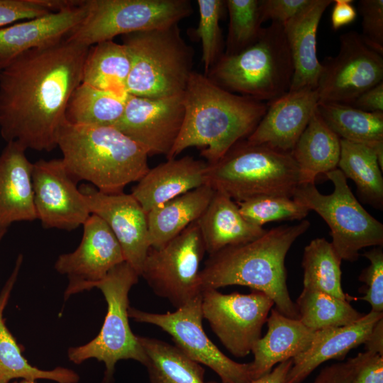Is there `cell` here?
<instances>
[{
  "instance_id": "1",
  "label": "cell",
  "mask_w": 383,
  "mask_h": 383,
  "mask_svg": "<svg viewBox=\"0 0 383 383\" xmlns=\"http://www.w3.org/2000/svg\"><path fill=\"white\" fill-rule=\"evenodd\" d=\"M89 48L65 39L26 51L0 71V133L6 143L37 151L57 147Z\"/></svg>"
},
{
  "instance_id": "2",
  "label": "cell",
  "mask_w": 383,
  "mask_h": 383,
  "mask_svg": "<svg viewBox=\"0 0 383 383\" xmlns=\"http://www.w3.org/2000/svg\"><path fill=\"white\" fill-rule=\"evenodd\" d=\"M184 118L167 159L190 147H204L206 162H218L248 138L265 115L267 104L228 91L194 71L183 93Z\"/></svg>"
},
{
  "instance_id": "3",
  "label": "cell",
  "mask_w": 383,
  "mask_h": 383,
  "mask_svg": "<svg viewBox=\"0 0 383 383\" xmlns=\"http://www.w3.org/2000/svg\"><path fill=\"white\" fill-rule=\"evenodd\" d=\"M310 226L307 220L267 231L257 239L227 247L211 255L200 272L202 291L246 286L268 296L283 315L299 318L287 285L285 257L294 241Z\"/></svg>"
},
{
  "instance_id": "4",
  "label": "cell",
  "mask_w": 383,
  "mask_h": 383,
  "mask_svg": "<svg viewBox=\"0 0 383 383\" xmlns=\"http://www.w3.org/2000/svg\"><path fill=\"white\" fill-rule=\"evenodd\" d=\"M57 145L70 175L104 193L122 192L150 169L145 150L113 126L76 125L65 120Z\"/></svg>"
},
{
  "instance_id": "5",
  "label": "cell",
  "mask_w": 383,
  "mask_h": 383,
  "mask_svg": "<svg viewBox=\"0 0 383 383\" xmlns=\"http://www.w3.org/2000/svg\"><path fill=\"white\" fill-rule=\"evenodd\" d=\"M293 74L283 24L272 22L255 43L223 53L205 75L228 91L269 102L289 91Z\"/></svg>"
},
{
  "instance_id": "6",
  "label": "cell",
  "mask_w": 383,
  "mask_h": 383,
  "mask_svg": "<svg viewBox=\"0 0 383 383\" xmlns=\"http://www.w3.org/2000/svg\"><path fill=\"white\" fill-rule=\"evenodd\" d=\"M178 25L122 36L131 60L128 95L157 99L184 93L194 72V52Z\"/></svg>"
},
{
  "instance_id": "7",
  "label": "cell",
  "mask_w": 383,
  "mask_h": 383,
  "mask_svg": "<svg viewBox=\"0 0 383 383\" xmlns=\"http://www.w3.org/2000/svg\"><path fill=\"white\" fill-rule=\"evenodd\" d=\"M207 177L214 190L236 202L260 196L292 198L300 184L299 170L291 152L246 140L235 143L216 163L209 164Z\"/></svg>"
},
{
  "instance_id": "8",
  "label": "cell",
  "mask_w": 383,
  "mask_h": 383,
  "mask_svg": "<svg viewBox=\"0 0 383 383\" xmlns=\"http://www.w3.org/2000/svg\"><path fill=\"white\" fill-rule=\"evenodd\" d=\"M139 277L125 261L89 287L101 290L107 303V313L98 335L85 345L70 348L68 357L77 365L91 358L103 362L105 372L101 383L113 382L116 364L121 360L131 359L146 365L147 356L138 335L131 329L128 313V294Z\"/></svg>"
},
{
  "instance_id": "9",
  "label": "cell",
  "mask_w": 383,
  "mask_h": 383,
  "mask_svg": "<svg viewBox=\"0 0 383 383\" xmlns=\"http://www.w3.org/2000/svg\"><path fill=\"white\" fill-rule=\"evenodd\" d=\"M325 174L333 184L331 194L306 183L298 185L292 198L326 221L333 248L342 260L356 261L362 248L383 245V224L362 206L338 168Z\"/></svg>"
},
{
  "instance_id": "10",
  "label": "cell",
  "mask_w": 383,
  "mask_h": 383,
  "mask_svg": "<svg viewBox=\"0 0 383 383\" xmlns=\"http://www.w3.org/2000/svg\"><path fill=\"white\" fill-rule=\"evenodd\" d=\"M85 8L84 17L65 39L87 47L177 24L193 13L189 0H85Z\"/></svg>"
},
{
  "instance_id": "11",
  "label": "cell",
  "mask_w": 383,
  "mask_h": 383,
  "mask_svg": "<svg viewBox=\"0 0 383 383\" xmlns=\"http://www.w3.org/2000/svg\"><path fill=\"white\" fill-rule=\"evenodd\" d=\"M206 252L197 221L160 248H150L142 276L176 309L201 295L200 264Z\"/></svg>"
},
{
  "instance_id": "12",
  "label": "cell",
  "mask_w": 383,
  "mask_h": 383,
  "mask_svg": "<svg viewBox=\"0 0 383 383\" xmlns=\"http://www.w3.org/2000/svg\"><path fill=\"white\" fill-rule=\"evenodd\" d=\"M128 317L158 326L172 338L192 360L214 371L222 383H248L252 379L250 363H238L224 355L206 335L202 326L201 295L174 312L150 313L130 307Z\"/></svg>"
},
{
  "instance_id": "13",
  "label": "cell",
  "mask_w": 383,
  "mask_h": 383,
  "mask_svg": "<svg viewBox=\"0 0 383 383\" xmlns=\"http://www.w3.org/2000/svg\"><path fill=\"white\" fill-rule=\"evenodd\" d=\"M274 301L264 293L223 294L215 289L201 292V312L213 332L234 356L244 357L261 338Z\"/></svg>"
},
{
  "instance_id": "14",
  "label": "cell",
  "mask_w": 383,
  "mask_h": 383,
  "mask_svg": "<svg viewBox=\"0 0 383 383\" xmlns=\"http://www.w3.org/2000/svg\"><path fill=\"white\" fill-rule=\"evenodd\" d=\"M339 40L338 54L322 64L316 91L318 101L351 104L382 82L383 58L355 31L342 34Z\"/></svg>"
},
{
  "instance_id": "15",
  "label": "cell",
  "mask_w": 383,
  "mask_h": 383,
  "mask_svg": "<svg viewBox=\"0 0 383 383\" xmlns=\"http://www.w3.org/2000/svg\"><path fill=\"white\" fill-rule=\"evenodd\" d=\"M32 182L37 219L44 228L72 231L91 215L83 193L61 158L33 163Z\"/></svg>"
},
{
  "instance_id": "16",
  "label": "cell",
  "mask_w": 383,
  "mask_h": 383,
  "mask_svg": "<svg viewBox=\"0 0 383 383\" xmlns=\"http://www.w3.org/2000/svg\"><path fill=\"white\" fill-rule=\"evenodd\" d=\"M184 118L183 94L165 98L128 95L123 113L113 126L136 142L148 156L169 157Z\"/></svg>"
},
{
  "instance_id": "17",
  "label": "cell",
  "mask_w": 383,
  "mask_h": 383,
  "mask_svg": "<svg viewBox=\"0 0 383 383\" xmlns=\"http://www.w3.org/2000/svg\"><path fill=\"white\" fill-rule=\"evenodd\" d=\"M82 226L79 246L72 252L60 255L55 263L56 271L69 279L65 299L89 290L91 284L102 279L114 267L126 261L118 240L100 217L91 214Z\"/></svg>"
},
{
  "instance_id": "18",
  "label": "cell",
  "mask_w": 383,
  "mask_h": 383,
  "mask_svg": "<svg viewBox=\"0 0 383 383\" xmlns=\"http://www.w3.org/2000/svg\"><path fill=\"white\" fill-rule=\"evenodd\" d=\"M80 190L91 214L108 225L122 248L126 262L140 276L150 248L146 212L131 194H106L89 186Z\"/></svg>"
},
{
  "instance_id": "19",
  "label": "cell",
  "mask_w": 383,
  "mask_h": 383,
  "mask_svg": "<svg viewBox=\"0 0 383 383\" xmlns=\"http://www.w3.org/2000/svg\"><path fill=\"white\" fill-rule=\"evenodd\" d=\"M316 89L289 91L267 102V111L246 140L291 152L317 108Z\"/></svg>"
},
{
  "instance_id": "20",
  "label": "cell",
  "mask_w": 383,
  "mask_h": 383,
  "mask_svg": "<svg viewBox=\"0 0 383 383\" xmlns=\"http://www.w3.org/2000/svg\"><path fill=\"white\" fill-rule=\"evenodd\" d=\"M85 13V0H77L59 11L0 28V71L26 51L65 40Z\"/></svg>"
},
{
  "instance_id": "21",
  "label": "cell",
  "mask_w": 383,
  "mask_h": 383,
  "mask_svg": "<svg viewBox=\"0 0 383 383\" xmlns=\"http://www.w3.org/2000/svg\"><path fill=\"white\" fill-rule=\"evenodd\" d=\"M26 149L16 141L7 143L0 154V233L14 222L37 219L31 163Z\"/></svg>"
},
{
  "instance_id": "22",
  "label": "cell",
  "mask_w": 383,
  "mask_h": 383,
  "mask_svg": "<svg viewBox=\"0 0 383 383\" xmlns=\"http://www.w3.org/2000/svg\"><path fill=\"white\" fill-rule=\"evenodd\" d=\"M209 164L192 156L167 159L149 169L131 194L146 213L178 196L208 184Z\"/></svg>"
},
{
  "instance_id": "23",
  "label": "cell",
  "mask_w": 383,
  "mask_h": 383,
  "mask_svg": "<svg viewBox=\"0 0 383 383\" xmlns=\"http://www.w3.org/2000/svg\"><path fill=\"white\" fill-rule=\"evenodd\" d=\"M383 312L371 311L348 326L316 331L309 347L292 358L285 383H301L317 367L329 360H343L348 352L364 344Z\"/></svg>"
},
{
  "instance_id": "24",
  "label": "cell",
  "mask_w": 383,
  "mask_h": 383,
  "mask_svg": "<svg viewBox=\"0 0 383 383\" xmlns=\"http://www.w3.org/2000/svg\"><path fill=\"white\" fill-rule=\"evenodd\" d=\"M333 2L311 0L304 9L283 24L294 67L289 91L316 89L323 68L317 57V30L324 11Z\"/></svg>"
},
{
  "instance_id": "25",
  "label": "cell",
  "mask_w": 383,
  "mask_h": 383,
  "mask_svg": "<svg viewBox=\"0 0 383 383\" xmlns=\"http://www.w3.org/2000/svg\"><path fill=\"white\" fill-rule=\"evenodd\" d=\"M266 322V334L257 340L251 351L253 380L269 373L275 365L304 352L316 333L299 319L289 318L275 308L271 309Z\"/></svg>"
},
{
  "instance_id": "26",
  "label": "cell",
  "mask_w": 383,
  "mask_h": 383,
  "mask_svg": "<svg viewBox=\"0 0 383 383\" xmlns=\"http://www.w3.org/2000/svg\"><path fill=\"white\" fill-rule=\"evenodd\" d=\"M197 223L205 250L209 255L227 247L255 240L267 232L262 226L244 218L234 200L216 190Z\"/></svg>"
},
{
  "instance_id": "27",
  "label": "cell",
  "mask_w": 383,
  "mask_h": 383,
  "mask_svg": "<svg viewBox=\"0 0 383 383\" xmlns=\"http://www.w3.org/2000/svg\"><path fill=\"white\" fill-rule=\"evenodd\" d=\"M23 255H18L15 267L0 293V383L21 379L31 381L48 379L57 383H77L79 376L74 371L62 367L43 370L29 364L22 355L19 345L5 324L3 313L17 279Z\"/></svg>"
},
{
  "instance_id": "28",
  "label": "cell",
  "mask_w": 383,
  "mask_h": 383,
  "mask_svg": "<svg viewBox=\"0 0 383 383\" xmlns=\"http://www.w3.org/2000/svg\"><path fill=\"white\" fill-rule=\"evenodd\" d=\"M215 190L209 184L178 196L147 213L150 248H160L197 221Z\"/></svg>"
},
{
  "instance_id": "29",
  "label": "cell",
  "mask_w": 383,
  "mask_h": 383,
  "mask_svg": "<svg viewBox=\"0 0 383 383\" xmlns=\"http://www.w3.org/2000/svg\"><path fill=\"white\" fill-rule=\"evenodd\" d=\"M340 140L316 108L291 152L299 170L300 184L314 183L317 175L338 167Z\"/></svg>"
},
{
  "instance_id": "30",
  "label": "cell",
  "mask_w": 383,
  "mask_h": 383,
  "mask_svg": "<svg viewBox=\"0 0 383 383\" xmlns=\"http://www.w3.org/2000/svg\"><path fill=\"white\" fill-rule=\"evenodd\" d=\"M317 110L340 138L372 148L383 170V112H368L350 104L318 101Z\"/></svg>"
},
{
  "instance_id": "31",
  "label": "cell",
  "mask_w": 383,
  "mask_h": 383,
  "mask_svg": "<svg viewBox=\"0 0 383 383\" xmlns=\"http://www.w3.org/2000/svg\"><path fill=\"white\" fill-rule=\"evenodd\" d=\"M130 70V57L122 43L101 42L89 48L82 82L126 96L128 95L126 84Z\"/></svg>"
},
{
  "instance_id": "32",
  "label": "cell",
  "mask_w": 383,
  "mask_h": 383,
  "mask_svg": "<svg viewBox=\"0 0 383 383\" xmlns=\"http://www.w3.org/2000/svg\"><path fill=\"white\" fill-rule=\"evenodd\" d=\"M340 143L339 170L346 179L355 182L358 195L364 203L382 210V170L376 152L366 145L345 139H340Z\"/></svg>"
},
{
  "instance_id": "33",
  "label": "cell",
  "mask_w": 383,
  "mask_h": 383,
  "mask_svg": "<svg viewBox=\"0 0 383 383\" xmlns=\"http://www.w3.org/2000/svg\"><path fill=\"white\" fill-rule=\"evenodd\" d=\"M138 338L147 356L150 383H206L204 369L177 346L153 338Z\"/></svg>"
},
{
  "instance_id": "34",
  "label": "cell",
  "mask_w": 383,
  "mask_h": 383,
  "mask_svg": "<svg viewBox=\"0 0 383 383\" xmlns=\"http://www.w3.org/2000/svg\"><path fill=\"white\" fill-rule=\"evenodd\" d=\"M128 96L82 82L70 99L65 120L76 125L113 126L123 113Z\"/></svg>"
},
{
  "instance_id": "35",
  "label": "cell",
  "mask_w": 383,
  "mask_h": 383,
  "mask_svg": "<svg viewBox=\"0 0 383 383\" xmlns=\"http://www.w3.org/2000/svg\"><path fill=\"white\" fill-rule=\"evenodd\" d=\"M341 261L331 243L326 238L311 240L304 248L301 262L304 288L348 301L353 299L343 292L341 286Z\"/></svg>"
},
{
  "instance_id": "36",
  "label": "cell",
  "mask_w": 383,
  "mask_h": 383,
  "mask_svg": "<svg viewBox=\"0 0 383 383\" xmlns=\"http://www.w3.org/2000/svg\"><path fill=\"white\" fill-rule=\"evenodd\" d=\"M295 304L298 319L313 331L348 326L364 316L349 301L309 288L303 289Z\"/></svg>"
},
{
  "instance_id": "37",
  "label": "cell",
  "mask_w": 383,
  "mask_h": 383,
  "mask_svg": "<svg viewBox=\"0 0 383 383\" xmlns=\"http://www.w3.org/2000/svg\"><path fill=\"white\" fill-rule=\"evenodd\" d=\"M229 16L226 55H233L255 43L260 37L262 27L259 0H226Z\"/></svg>"
},
{
  "instance_id": "38",
  "label": "cell",
  "mask_w": 383,
  "mask_h": 383,
  "mask_svg": "<svg viewBox=\"0 0 383 383\" xmlns=\"http://www.w3.org/2000/svg\"><path fill=\"white\" fill-rule=\"evenodd\" d=\"M199 13L198 26L194 30V37L201 41V61L206 74L223 52V38L219 21L225 1L197 0Z\"/></svg>"
},
{
  "instance_id": "39",
  "label": "cell",
  "mask_w": 383,
  "mask_h": 383,
  "mask_svg": "<svg viewBox=\"0 0 383 383\" xmlns=\"http://www.w3.org/2000/svg\"><path fill=\"white\" fill-rule=\"evenodd\" d=\"M236 203L244 218L259 226L272 221H302L310 211L293 198L285 196H260Z\"/></svg>"
},
{
  "instance_id": "40",
  "label": "cell",
  "mask_w": 383,
  "mask_h": 383,
  "mask_svg": "<svg viewBox=\"0 0 383 383\" xmlns=\"http://www.w3.org/2000/svg\"><path fill=\"white\" fill-rule=\"evenodd\" d=\"M74 3L70 0H0V26L42 16Z\"/></svg>"
},
{
  "instance_id": "41",
  "label": "cell",
  "mask_w": 383,
  "mask_h": 383,
  "mask_svg": "<svg viewBox=\"0 0 383 383\" xmlns=\"http://www.w3.org/2000/svg\"><path fill=\"white\" fill-rule=\"evenodd\" d=\"M370 265L359 276L364 283L360 292L364 296L360 298L369 303L372 311L383 312V250L382 246H376L363 255Z\"/></svg>"
},
{
  "instance_id": "42",
  "label": "cell",
  "mask_w": 383,
  "mask_h": 383,
  "mask_svg": "<svg viewBox=\"0 0 383 383\" xmlns=\"http://www.w3.org/2000/svg\"><path fill=\"white\" fill-rule=\"evenodd\" d=\"M358 10L362 16V33L365 43L383 54V0H361Z\"/></svg>"
},
{
  "instance_id": "43",
  "label": "cell",
  "mask_w": 383,
  "mask_h": 383,
  "mask_svg": "<svg viewBox=\"0 0 383 383\" xmlns=\"http://www.w3.org/2000/svg\"><path fill=\"white\" fill-rule=\"evenodd\" d=\"M354 383H383V356L365 351L350 358Z\"/></svg>"
},
{
  "instance_id": "44",
  "label": "cell",
  "mask_w": 383,
  "mask_h": 383,
  "mask_svg": "<svg viewBox=\"0 0 383 383\" xmlns=\"http://www.w3.org/2000/svg\"><path fill=\"white\" fill-rule=\"evenodd\" d=\"M311 0H259V12L262 23L268 20L284 24L293 18Z\"/></svg>"
},
{
  "instance_id": "45",
  "label": "cell",
  "mask_w": 383,
  "mask_h": 383,
  "mask_svg": "<svg viewBox=\"0 0 383 383\" xmlns=\"http://www.w3.org/2000/svg\"><path fill=\"white\" fill-rule=\"evenodd\" d=\"M311 383H354L349 360L326 366Z\"/></svg>"
},
{
  "instance_id": "46",
  "label": "cell",
  "mask_w": 383,
  "mask_h": 383,
  "mask_svg": "<svg viewBox=\"0 0 383 383\" xmlns=\"http://www.w3.org/2000/svg\"><path fill=\"white\" fill-rule=\"evenodd\" d=\"M350 105L368 112H383V82L362 93Z\"/></svg>"
},
{
  "instance_id": "47",
  "label": "cell",
  "mask_w": 383,
  "mask_h": 383,
  "mask_svg": "<svg viewBox=\"0 0 383 383\" xmlns=\"http://www.w3.org/2000/svg\"><path fill=\"white\" fill-rule=\"evenodd\" d=\"M331 16V26L338 30L355 21L357 11L353 0H335Z\"/></svg>"
},
{
  "instance_id": "48",
  "label": "cell",
  "mask_w": 383,
  "mask_h": 383,
  "mask_svg": "<svg viewBox=\"0 0 383 383\" xmlns=\"http://www.w3.org/2000/svg\"><path fill=\"white\" fill-rule=\"evenodd\" d=\"M292 358L279 363L269 373L248 383H285L288 372L292 366ZM206 383H218L211 381Z\"/></svg>"
},
{
  "instance_id": "49",
  "label": "cell",
  "mask_w": 383,
  "mask_h": 383,
  "mask_svg": "<svg viewBox=\"0 0 383 383\" xmlns=\"http://www.w3.org/2000/svg\"><path fill=\"white\" fill-rule=\"evenodd\" d=\"M364 345L366 351L383 356V318L376 323Z\"/></svg>"
},
{
  "instance_id": "50",
  "label": "cell",
  "mask_w": 383,
  "mask_h": 383,
  "mask_svg": "<svg viewBox=\"0 0 383 383\" xmlns=\"http://www.w3.org/2000/svg\"><path fill=\"white\" fill-rule=\"evenodd\" d=\"M10 383H37L36 381H31V380H26V379H22L20 382H13Z\"/></svg>"
},
{
  "instance_id": "51",
  "label": "cell",
  "mask_w": 383,
  "mask_h": 383,
  "mask_svg": "<svg viewBox=\"0 0 383 383\" xmlns=\"http://www.w3.org/2000/svg\"><path fill=\"white\" fill-rule=\"evenodd\" d=\"M4 235H5V233H0V242H1V240L3 238Z\"/></svg>"
}]
</instances>
